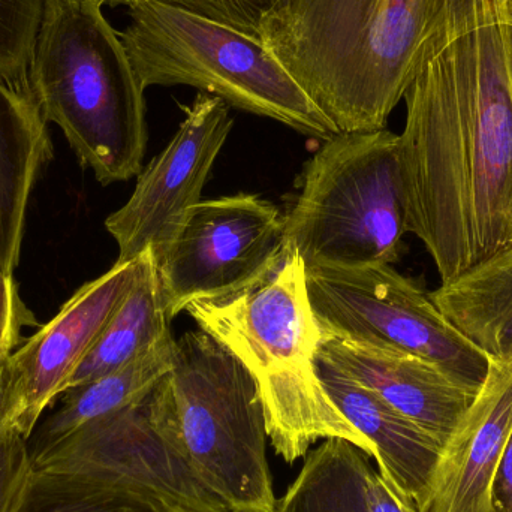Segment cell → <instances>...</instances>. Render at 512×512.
I'll use <instances>...</instances> for the list:
<instances>
[{
  "label": "cell",
  "instance_id": "obj_25",
  "mask_svg": "<svg viewBox=\"0 0 512 512\" xmlns=\"http://www.w3.org/2000/svg\"><path fill=\"white\" fill-rule=\"evenodd\" d=\"M35 324V316L18 294L14 277L0 268V354H11L20 343L21 328Z\"/></svg>",
  "mask_w": 512,
  "mask_h": 512
},
{
  "label": "cell",
  "instance_id": "obj_15",
  "mask_svg": "<svg viewBox=\"0 0 512 512\" xmlns=\"http://www.w3.org/2000/svg\"><path fill=\"white\" fill-rule=\"evenodd\" d=\"M318 370L331 402L375 450L378 471L417 501L429 483L441 442L327 361L318 358Z\"/></svg>",
  "mask_w": 512,
  "mask_h": 512
},
{
  "label": "cell",
  "instance_id": "obj_14",
  "mask_svg": "<svg viewBox=\"0 0 512 512\" xmlns=\"http://www.w3.org/2000/svg\"><path fill=\"white\" fill-rule=\"evenodd\" d=\"M318 358L378 394L441 444L477 394L436 364L397 349L322 333Z\"/></svg>",
  "mask_w": 512,
  "mask_h": 512
},
{
  "label": "cell",
  "instance_id": "obj_12",
  "mask_svg": "<svg viewBox=\"0 0 512 512\" xmlns=\"http://www.w3.org/2000/svg\"><path fill=\"white\" fill-rule=\"evenodd\" d=\"M141 259L143 254L134 261L116 262L81 286L48 324L8 355L6 427H14L29 441L134 285Z\"/></svg>",
  "mask_w": 512,
  "mask_h": 512
},
{
  "label": "cell",
  "instance_id": "obj_5",
  "mask_svg": "<svg viewBox=\"0 0 512 512\" xmlns=\"http://www.w3.org/2000/svg\"><path fill=\"white\" fill-rule=\"evenodd\" d=\"M128 9L131 21L120 38L144 89L197 87L301 134H337L261 39L153 0Z\"/></svg>",
  "mask_w": 512,
  "mask_h": 512
},
{
  "label": "cell",
  "instance_id": "obj_4",
  "mask_svg": "<svg viewBox=\"0 0 512 512\" xmlns=\"http://www.w3.org/2000/svg\"><path fill=\"white\" fill-rule=\"evenodd\" d=\"M186 312L201 330L233 352L254 376L264 403L267 435L288 463L318 439H345L375 457L370 442L340 414L318 370L321 328L310 306L306 265L291 252L261 285Z\"/></svg>",
  "mask_w": 512,
  "mask_h": 512
},
{
  "label": "cell",
  "instance_id": "obj_2",
  "mask_svg": "<svg viewBox=\"0 0 512 512\" xmlns=\"http://www.w3.org/2000/svg\"><path fill=\"white\" fill-rule=\"evenodd\" d=\"M448 0H280L261 41L337 134L385 129Z\"/></svg>",
  "mask_w": 512,
  "mask_h": 512
},
{
  "label": "cell",
  "instance_id": "obj_19",
  "mask_svg": "<svg viewBox=\"0 0 512 512\" xmlns=\"http://www.w3.org/2000/svg\"><path fill=\"white\" fill-rule=\"evenodd\" d=\"M158 265L152 249L144 252L140 273L101 336L72 375L68 388L114 372L155 345L168 330Z\"/></svg>",
  "mask_w": 512,
  "mask_h": 512
},
{
  "label": "cell",
  "instance_id": "obj_6",
  "mask_svg": "<svg viewBox=\"0 0 512 512\" xmlns=\"http://www.w3.org/2000/svg\"><path fill=\"white\" fill-rule=\"evenodd\" d=\"M167 381L171 433L198 480L230 512H276L264 403L245 364L206 331H188Z\"/></svg>",
  "mask_w": 512,
  "mask_h": 512
},
{
  "label": "cell",
  "instance_id": "obj_28",
  "mask_svg": "<svg viewBox=\"0 0 512 512\" xmlns=\"http://www.w3.org/2000/svg\"><path fill=\"white\" fill-rule=\"evenodd\" d=\"M8 355L0 354V429L6 427L8 411Z\"/></svg>",
  "mask_w": 512,
  "mask_h": 512
},
{
  "label": "cell",
  "instance_id": "obj_24",
  "mask_svg": "<svg viewBox=\"0 0 512 512\" xmlns=\"http://www.w3.org/2000/svg\"><path fill=\"white\" fill-rule=\"evenodd\" d=\"M33 471L29 441L14 427L0 429V512H12Z\"/></svg>",
  "mask_w": 512,
  "mask_h": 512
},
{
  "label": "cell",
  "instance_id": "obj_23",
  "mask_svg": "<svg viewBox=\"0 0 512 512\" xmlns=\"http://www.w3.org/2000/svg\"><path fill=\"white\" fill-rule=\"evenodd\" d=\"M101 5L129 6L143 0H99ZM183 9L191 14L209 18L216 23L233 27L239 32L261 39L268 15L280 0H153Z\"/></svg>",
  "mask_w": 512,
  "mask_h": 512
},
{
  "label": "cell",
  "instance_id": "obj_27",
  "mask_svg": "<svg viewBox=\"0 0 512 512\" xmlns=\"http://www.w3.org/2000/svg\"><path fill=\"white\" fill-rule=\"evenodd\" d=\"M492 501L496 512H512V436L496 471Z\"/></svg>",
  "mask_w": 512,
  "mask_h": 512
},
{
  "label": "cell",
  "instance_id": "obj_3",
  "mask_svg": "<svg viewBox=\"0 0 512 512\" xmlns=\"http://www.w3.org/2000/svg\"><path fill=\"white\" fill-rule=\"evenodd\" d=\"M27 84L45 122L62 129L101 185L140 176L146 89L99 0H44Z\"/></svg>",
  "mask_w": 512,
  "mask_h": 512
},
{
  "label": "cell",
  "instance_id": "obj_13",
  "mask_svg": "<svg viewBox=\"0 0 512 512\" xmlns=\"http://www.w3.org/2000/svg\"><path fill=\"white\" fill-rule=\"evenodd\" d=\"M512 436V358H490L474 402L439 451L418 512H496L492 489Z\"/></svg>",
  "mask_w": 512,
  "mask_h": 512
},
{
  "label": "cell",
  "instance_id": "obj_26",
  "mask_svg": "<svg viewBox=\"0 0 512 512\" xmlns=\"http://www.w3.org/2000/svg\"><path fill=\"white\" fill-rule=\"evenodd\" d=\"M366 501L369 512H418L411 498L393 481L372 468L366 477Z\"/></svg>",
  "mask_w": 512,
  "mask_h": 512
},
{
  "label": "cell",
  "instance_id": "obj_30",
  "mask_svg": "<svg viewBox=\"0 0 512 512\" xmlns=\"http://www.w3.org/2000/svg\"><path fill=\"white\" fill-rule=\"evenodd\" d=\"M502 9L504 14L512 20V0H501Z\"/></svg>",
  "mask_w": 512,
  "mask_h": 512
},
{
  "label": "cell",
  "instance_id": "obj_9",
  "mask_svg": "<svg viewBox=\"0 0 512 512\" xmlns=\"http://www.w3.org/2000/svg\"><path fill=\"white\" fill-rule=\"evenodd\" d=\"M285 258V216L256 195L200 201L158 265L168 318L245 294Z\"/></svg>",
  "mask_w": 512,
  "mask_h": 512
},
{
  "label": "cell",
  "instance_id": "obj_17",
  "mask_svg": "<svg viewBox=\"0 0 512 512\" xmlns=\"http://www.w3.org/2000/svg\"><path fill=\"white\" fill-rule=\"evenodd\" d=\"M176 343L170 328L155 345L120 369L66 390L59 408L47 418H41L29 438L32 460L77 432L84 424L149 396L170 373Z\"/></svg>",
  "mask_w": 512,
  "mask_h": 512
},
{
  "label": "cell",
  "instance_id": "obj_21",
  "mask_svg": "<svg viewBox=\"0 0 512 512\" xmlns=\"http://www.w3.org/2000/svg\"><path fill=\"white\" fill-rule=\"evenodd\" d=\"M12 512H185L147 490L33 468Z\"/></svg>",
  "mask_w": 512,
  "mask_h": 512
},
{
  "label": "cell",
  "instance_id": "obj_20",
  "mask_svg": "<svg viewBox=\"0 0 512 512\" xmlns=\"http://www.w3.org/2000/svg\"><path fill=\"white\" fill-rule=\"evenodd\" d=\"M370 465L363 451L345 439H325L307 454L297 480L276 512H369L366 477Z\"/></svg>",
  "mask_w": 512,
  "mask_h": 512
},
{
  "label": "cell",
  "instance_id": "obj_10",
  "mask_svg": "<svg viewBox=\"0 0 512 512\" xmlns=\"http://www.w3.org/2000/svg\"><path fill=\"white\" fill-rule=\"evenodd\" d=\"M167 376L149 396L96 418L32 460L33 468L147 490L185 512H230L198 480L173 439Z\"/></svg>",
  "mask_w": 512,
  "mask_h": 512
},
{
  "label": "cell",
  "instance_id": "obj_1",
  "mask_svg": "<svg viewBox=\"0 0 512 512\" xmlns=\"http://www.w3.org/2000/svg\"><path fill=\"white\" fill-rule=\"evenodd\" d=\"M406 234L441 282L512 246V72L501 0H448L406 89Z\"/></svg>",
  "mask_w": 512,
  "mask_h": 512
},
{
  "label": "cell",
  "instance_id": "obj_18",
  "mask_svg": "<svg viewBox=\"0 0 512 512\" xmlns=\"http://www.w3.org/2000/svg\"><path fill=\"white\" fill-rule=\"evenodd\" d=\"M430 298L442 315L489 358H512V246L478 262Z\"/></svg>",
  "mask_w": 512,
  "mask_h": 512
},
{
  "label": "cell",
  "instance_id": "obj_16",
  "mask_svg": "<svg viewBox=\"0 0 512 512\" xmlns=\"http://www.w3.org/2000/svg\"><path fill=\"white\" fill-rule=\"evenodd\" d=\"M51 158L47 122L29 87L0 77V268L8 276L20 262L30 197Z\"/></svg>",
  "mask_w": 512,
  "mask_h": 512
},
{
  "label": "cell",
  "instance_id": "obj_29",
  "mask_svg": "<svg viewBox=\"0 0 512 512\" xmlns=\"http://www.w3.org/2000/svg\"><path fill=\"white\" fill-rule=\"evenodd\" d=\"M504 11V9H502ZM505 26H507V41H508V54H510V65L512 72V20L504 14Z\"/></svg>",
  "mask_w": 512,
  "mask_h": 512
},
{
  "label": "cell",
  "instance_id": "obj_11",
  "mask_svg": "<svg viewBox=\"0 0 512 512\" xmlns=\"http://www.w3.org/2000/svg\"><path fill=\"white\" fill-rule=\"evenodd\" d=\"M168 146L138 176L122 209L108 216L105 228L119 246L116 262H129L152 249L156 261L165 255L201 201L204 185L221 153L233 119L222 99L201 92L183 108Z\"/></svg>",
  "mask_w": 512,
  "mask_h": 512
},
{
  "label": "cell",
  "instance_id": "obj_22",
  "mask_svg": "<svg viewBox=\"0 0 512 512\" xmlns=\"http://www.w3.org/2000/svg\"><path fill=\"white\" fill-rule=\"evenodd\" d=\"M44 0H0V77L29 87L27 71Z\"/></svg>",
  "mask_w": 512,
  "mask_h": 512
},
{
  "label": "cell",
  "instance_id": "obj_7",
  "mask_svg": "<svg viewBox=\"0 0 512 512\" xmlns=\"http://www.w3.org/2000/svg\"><path fill=\"white\" fill-rule=\"evenodd\" d=\"M399 146L387 129L325 140L285 216V255L300 256L306 270L399 261L406 234Z\"/></svg>",
  "mask_w": 512,
  "mask_h": 512
},
{
  "label": "cell",
  "instance_id": "obj_8",
  "mask_svg": "<svg viewBox=\"0 0 512 512\" xmlns=\"http://www.w3.org/2000/svg\"><path fill=\"white\" fill-rule=\"evenodd\" d=\"M306 273L321 333L417 355L475 391L483 384L490 358L442 315L429 294L391 264Z\"/></svg>",
  "mask_w": 512,
  "mask_h": 512
}]
</instances>
